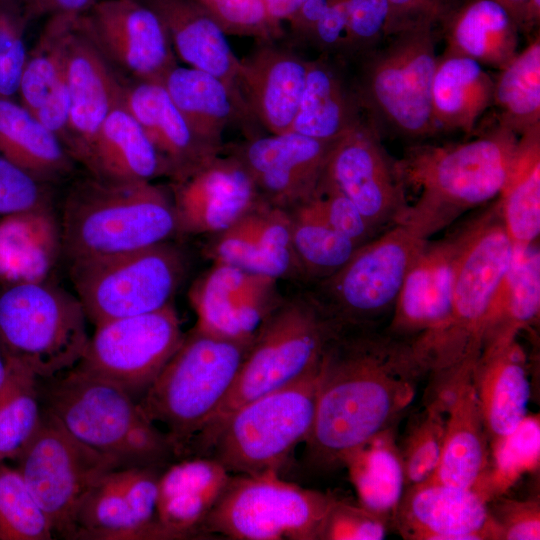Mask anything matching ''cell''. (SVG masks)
Masks as SVG:
<instances>
[{"label": "cell", "instance_id": "cell-8", "mask_svg": "<svg viewBox=\"0 0 540 540\" xmlns=\"http://www.w3.org/2000/svg\"><path fill=\"white\" fill-rule=\"evenodd\" d=\"M251 344L195 326L138 400L146 417L167 435L176 457L190 454Z\"/></svg>", "mask_w": 540, "mask_h": 540}, {"label": "cell", "instance_id": "cell-9", "mask_svg": "<svg viewBox=\"0 0 540 540\" xmlns=\"http://www.w3.org/2000/svg\"><path fill=\"white\" fill-rule=\"evenodd\" d=\"M76 295L47 279L8 284L0 292V344L7 358L48 380L75 368L89 343Z\"/></svg>", "mask_w": 540, "mask_h": 540}, {"label": "cell", "instance_id": "cell-6", "mask_svg": "<svg viewBox=\"0 0 540 540\" xmlns=\"http://www.w3.org/2000/svg\"><path fill=\"white\" fill-rule=\"evenodd\" d=\"M43 381V407L77 440L122 467L159 466L175 456L167 435L122 387L76 367Z\"/></svg>", "mask_w": 540, "mask_h": 540}, {"label": "cell", "instance_id": "cell-63", "mask_svg": "<svg viewBox=\"0 0 540 540\" xmlns=\"http://www.w3.org/2000/svg\"><path fill=\"white\" fill-rule=\"evenodd\" d=\"M22 1L23 0H0V7L22 10Z\"/></svg>", "mask_w": 540, "mask_h": 540}, {"label": "cell", "instance_id": "cell-46", "mask_svg": "<svg viewBox=\"0 0 540 540\" xmlns=\"http://www.w3.org/2000/svg\"><path fill=\"white\" fill-rule=\"evenodd\" d=\"M250 273L237 267L213 263L189 290V300L197 315L196 327L211 334L243 341L234 317V296Z\"/></svg>", "mask_w": 540, "mask_h": 540}, {"label": "cell", "instance_id": "cell-50", "mask_svg": "<svg viewBox=\"0 0 540 540\" xmlns=\"http://www.w3.org/2000/svg\"><path fill=\"white\" fill-rule=\"evenodd\" d=\"M345 34L341 59L348 64L374 48L389 34L387 0H343Z\"/></svg>", "mask_w": 540, "mask_h": 540}, {"label": "cell", "instance_id": "cell-18", "mask_svg": "<svg viewBox=\"0 0 540 540\" xmlns=\"http://www.w3.org/2000/svg\"><path fill=\"white\" fill-rule=\"evenodd\" d=\"M159 477L157 466L104 474L78 507L72 539H167L158 520Z\"/></svg>", "mask_w": 540, "mask_h": 540}, {"label": "cell", "instance_id": "cell-40", "mask_svg": "<svg viewBox=\"0 0 540 540\" xmlns=\"http://www.w3.org/2000/svg\"><path fill=\"white\" fill-rule=\"evenodd\" d=\"M513 248L537 243L540 234V125L519 136L504 186L496 198Z\"/></svg>", "mask_w": 540, "mask_h": 540}, {"label": "cell", "instance_id": "cell-17", "mask_svg": "<svg viewBox=\"0 0 540 540\" xmlns=\"http://www.w3.org/2000/svg\"><path fill=\"white\" fill-rule=\"evenodd\" d=\"M80 24L124 79L162 81L178 65L163 23L140 0H98Z\"/></svg>", "mask_w": 540, "mask_h": 540}, {"label": "cell", "instance_id": "cell-12", "mask_svg": "<svg viewBox=\"0 0 540 540\" xmlns=\"http://www.w3.org/2000/svg\"><path fill=\"white\" fill-rule=\"evenodd\" d=\"M426 240L396 224L360 246L309 293L337 326L379 328L390 320L404 278Z\"/></svg>", "mask_w": 540, "mask_h": 540}, {"label": "cell", "instance_id": "cell-24", "mask_svg": "<svg viewBox=\"0 0 540 540\" xmlns=\"http://www.w3.org/2000/svg\"><path fill=\"white\" fill-rule=\"evenodd\" d=\"M256 43L240 59L239 91L258 125L271 134L289 132L304 91L308 59L278 41Z\"/></svg>", "mask_w": 540, "mask_h": 540}, {"label": "cell", "instance_id": "cell-23", "mask_svg": "<svg viewBox=\"0 0 540 540\" xmlns=\"http://www.w3.org/2000/svg\"><path fill=\"white\" fill-rule=\"evenodd\" d=\"M393 518L405 539L500 540L483 496L431 480L409 486Z\"/></svg>", "mask_w": 540, "mask_h": 540}, {"label": "cell", "instance_id": "cell-36", "mask_svg": "<svg viewBox=\"0 0 540 540\" xmlns=\"http://www.w3.org/2000/svg\"><path fill=\"white\" fill-rule=\"evenodd\" d=\"M88 171L114 182H152L167 177L163 159L122 99L99 129Z\"/></svg>", "mask_w": 540, "mask_h": 540}, {"label": "cell", "instance_id": "cell-47", "mask_svg": "<svg viewBox=\"0 0 540 540\" xmlns=\"http://www.w3.org/2000/svg\"><path fill=\"white\" fill-rule=\"evenodd\" d=\"M51 523L17 468L0 463V539L48 540Z\"/></svg>", "mask_w": 540, "mask_h": 540}, {"label": "cell", "instance_id": "cell-42", "mask_svg": "<svg viewBox=\"0 0 540 540\" xmlns=\"http://www.w3.org/2000/svg\"><path fill=\"white\" fill-rule=\"evenodd\" d=\"M492 106L498 124L522 135L540 125V37H536L494 78Z\"/></svg>", "mask_w": 540, "mask_h": 540}, {"label": "cell", "instance_id": "cell-19", "mask_svg": "<svg viewBox=\"0 0 540 540\" xmlns=\"http://www.w3.org/2000/svg\"><path fill=\"white\" fill-rule=\"evenodd\" d=\"M334 143L295 132L270 133L225 144L222 153L241 162L265 202L289 211L314 195Z\"/></svg>", "mask_w": 540, "mask_h": 540}, {"label": "cell", "instance_id": "cell-45", "mask_svg": "<svg viewBox=\"0 0 540 540\" xmlns=\"http://www.w3.org/2000/svg\"><path fill=\"white\" fill-rule=\"evenodd\" d=\"M487 467L473 488L487 502L503 496L540 464V419L527 414L511 431L495 437Z\"/></svg>", "mask_w": 540, "mask_h": 540}, {"label": "cell", "instance_id": "cell-30", "mask_svg": "<svg viewBox=\"0 0 540 540\" xmlns=\"http://www.w3.org/2000/svg\"><path fill=\"white\" fill-rule=\"evenodd\" d=\"M140 1L160 18L177 58L188 67L218 77L240 93V59L226 34L195 0Z\"/></svg>", "mask_w": 540, "mask_h": 540}, {"label": "cell", "instance_id": "cell-14", "mask_svg": "<svg viewBox=\"0 0 540 540\" xmlns=\"http://www.w3.org/2000/svg\"><path fill=\"white\" fill-rule=\"evenodd\" d=\"M16 460L53 532L69 539L88 490L104 474L122 468L114 458L77 440L45 408L39 429Z\"/></svg>", "mask_w": 540, "mask_h": 540}, {"label": "cell", "instance_id": "cell-25", "mask_svg": "<svg viewBox=\"0 0 540 540\" xmlns=\"http://www.w3.org/2000/svg\"><path fill=\"white\" fill-rule=\"evenodd\" d=\"M122 102L179 182L221 154L190 128L161 81L123 78Z\"/></svg>", "mask_w": 540, "mask_h": 540}, {"label": "cell", "instance_id": "cell-34", "mask_svg": "<svg viewBox=\"0 0 540 540\" xmlns=\"http://www.w3.org/2000/svg\"><path fill=\"white\" fill-rule=\"evenodd\" d=\"M440 30L445 40L442 54L472 58L500 70L518 53L520 29L494 0H466Z\"/></svg>", "mask_w": 540, "mask_h": 540}, {"label": "cell", "instance_id": "cell-35", "mask_svg": "<svg viewBox=\"0 0 540 540\" xmlns=\"http://www.w3.org/2000/svg\"><path fill=\"white\" fill-rule=\"evenodd\" d=\"M229 254L237 268L275 280L299 278L288 211L261 200L232 228Z\"/></svg>", "mask_w": 540, "mask_h": 540}, {"label": "cell", "instance_id": "cell-29", "mask_svg": "<svg viewBox=\"0 0 540 540\" xmlns=\"http://www.w3.org/2000/svg\"><path fill=\"white\" fill-rule=\"evenodd\" d=\"M230 478L212 457L183 459L160 474L157 512L167 539L202 535L201 526Z\"/></svg>", "mask_w": 540, "mask_h": 540}, {"label": "cell", "instance_id": "cell-54", "mask_svg": "<svg viewBox=\"0 0 540 540\" xmlns=\"http://www.w3.org/2000/svg\"><path fill=\"white\" fill-rule=\"evenodd\" d=\"M488 507L499 528L500 540L540 539L538 500L518 501L500 496L489 501Z\"/></svg>", "mask_w": 540, "mask_h": 540}, {"label": "cell", "instance_id": "cell-15", "mask_svg": "<svg viewBox=\"0 0 540 540\" xmlns=\"http://www.w3.org/2000/svg\"><path fill=\"white\" fill-rule=\"evenodd\" d=\"M95 327L76 368L122 387L136 400L146 392L185 335L172 303Z\"/></svg>", "mask_w": 540, "mask_h": 540}, {"label": "cell", "instance_id": "cell-37", "mask_svg": "<svg viewBox=\"0 0 540 540\" xmlns=\"http://www.w3.org/2000/svg\"><path fill=\"white\" fill-rule=\"evenodd\" d=\"M494 78L482 64L464 56H438L431 86V113L438 133H471L492 106Z\"/></svg>", "mask_w": 540, "mask_h": 540}, {"label": "cell", "instance_id": "cell-31", "mask_svg": "<svg viewBox=\"0 0 540 540\" xmlns=\"http://www.w3.org/2000/svg\"><path fill=\"white\" fill-rule=\"evenodd\" d=\"M472 381L490 440L514 429L528 414L530 383L517 339L483 348Z\"/></svg>", "mask_w": 540, "mask_h": 540}, {"label": "cell", "instance_id": "cell-7", "mask_svg": "<svg viewBox=\"0 0 540 540\" xmlns=\"http://www.w3.org/2000/svg\"><path fill=\"white\" fill-rule=\"evenodd\" d=\"M336 329L309 292L282 300L256 334L231 388L190 452H206L223 423L241 406L318 366Z\"/></svg>", "mask_w": 540, "mask_h": 540}, {"label": "cell", "instance_id": "cell-56", "mask_svg": "<svg viewBox=\"0 0 540 540\" xmlns=\"http://www.w3.org/2000/svg\"><path fill=\"white\" fill-rule=\"evenodd\" d=\"M344 34L345 8L343 0H330L299 46L310 48L317 55H329L341 59Z\"/></svg>", "mask_w": 540, "mask_h": 540}, {"label": "cell", "instance_id": "cell-57", "mask_svg": "<svg viewBox=\"0 0 540 540\" xmlns=\"http://www.w3.org/2000/svg\"><path fill=\"white\" fill-rule=\"evenodd\" d=\"M98 0H23L22 14L28 24L42 17L82 15Z\"/></svg>", "mask_w": 540, "mask_h": 540}, {"label": "cell", "instance_id": "cell-41", "mask_svg": "<svg viewBox=\"0 0 540 540\" xmlns=\"http://www.w3.org/2000/svg\"><path fill=\"white\" fill-rule=\"evenodd\" d=\"M359 503L388 519L403 496L405 475L393 426L377 433L344 459Z\"/></svg>", "mask_w": 540, "mask_h": 540}, {"label": "cell", "instance_id": "cell-51", "mask_svg": "<svg viewBox=\"0 0 540 540\" xmlns=\"http://www.w3.org/2000/svg\"><path fill=\"white\" fill-rule=\"evenodd\" d=\"M306 203L331 228L359 247L380 234L351 200L322 178L314 195Z\"/></svg>", "mask_w": 540, "mask_h": 540}, {"label": "cell", "instance_id": "cell-13", "mask_svg": "<svg viewBox=\"0 0 540 540\" xmlns=\"http://www.w3.org/2000/svg\"><path fill=\"white\" fill-rule=\"evenodd\" d=\"M336 498L281 479L278 472L231 477L201 534L235 540H319Z\"/></svg>", "mask_w": 540, "mask_h": 540}, {"label": "cell", "instance_id": "cell-26", "mask_svg": "<svg viewBox=\"0 0 540 540\" xmlns=\"http://www.w3.org/2000/svg\"><path fill=\"white\" fill-rule=\"evenodd\" d=\"M161 82L193 132L221 153L227 128L238 126L246 137L257 135L258 124L242 95L218 77L176 65Z\"/></svg>", "mask_w": 540, "mask_h": 540}, {"label": "cell", "instance_id": "cell-28", "mask_svg": "<svg viewBox=\"0 0 540 540\" xmlns=\"http://www.w3.org/2000/svg\"><path fill=\"white\" fill-rule=\"evenodd\" d=\"M364 121L349 64L329 55L308 59L304 91L289 132L334 142Z\"/></svg>", "mask_w": 540, "mask_h": 540}, {"label": "cell", "instance_id": "cell-53", "mask_svg": "<svg viewBox=\"0 0 540 540\" xmlns=\"http://www.w3.org/2000/svg\"><path fill=\"white\" fill-rule=\"evenodd\" d=\"M388 520L360 503L335 499L323 522L319 540H381L385 538Z\"/></svg>", "mask_w": 540, "mask_h": 540}, {"label": "cell", "instance_id": "cell-60", "mask_svg": "<svg viewBox=\"0 0 540 540\" xmlns=\"http://www.w3.org/2000/svg\"><path fill=\"white\" fill-rule=\"evenodd\" d=\"M501 4L517 23L520 31L528 30L527 0H494Z\"/></svg>", "mask_w": 540, "mask_h": 540}, {"label": "cell", "instance_id": "cell-22", "mask_svg": "<svg viewBox=\"0 0 540 540\" xmlns=\"http://www.w3.org/2000/svg\"><path fill=\"white\" fill-rule=\"evenodd\" d=\"M179 234H218L263 200L246 169L221 153L185 179L172 183Z\"/></svg>", "mask_w": 540, "mask_h": 540}, {"label": "cell", "instance_id": "cell-21", "mask_svg": "<svg viewBox=\"0 0 540 540\" xmlns=\"http://www.w3.org/2000/svg\"><path fill=\"white\" fill-rule=\"evenodd\" d=\"M74 18L66 37L65 67L69 101L67 151L89 170L99 129L122 99L123 78Z\"/></svg>", "mask_w": 540, "mask_h": 540}, {"label": "cell", "instance_id": "cell-61", "mask_svg": "<svg viewBox=\"0 0 540 540\" xmlns=\"http://www.w3.org/2000/svg\"><path fill=\"white\" fill-rule=\"evenodd\" d=\"M540 20V0H527L528 30L535 27Z\"/></svg>", "mask_w": 540, "mask_h": 540}, {"label": "cell", "instance_id": "cell-5", "mask_svg": "<svg viewBox=\"0 0 540 540\" xmlns=\"http://www.w3.org/2000/svg\"><path fill=\"white\" fill-rule=\"evenodd\" d=\"M437 30L431 25L399 29L349 63L364 118L381 137L417 140L438 133L431 113Z\"/></svg>", "mask_w": 540, "mask_h": 540}, {"label": "cell", "instance_id": "cell-4", "mask_svg": "<svg viewBox=\"0 0 540 540\" xmlns=\"http://www.w3.org/2000/svg\"><path fill=\"white\" fill-rule=\"evenodd\" d=\"M60 225L62 255L69 264L144 249L179 235L166 189L92 175L71 186Z\"/></svg>", "mask_w": 540, "mask_h": 540}, {"label": "cell", "instance_id": "cell-62", "mask_svg": "<svg viewBox=\"0 0 540 540\" xmlns=\"http://www.w3.org/2000/svg\"><path fill=\"white\" fill-rule=\"evenodd\" d=\"M8 370V360L0 344V386L3 384Z\"/></svg>", "mask_w": 540, "mask_h": 540}, {"label": "cell", "instance_id": "cell-1", "mask_svg": "<svg viewBox=\"0 0 540 540\" xmlns=\"http://www.w3.org/2000/svg\"><path fill=\"white\" fill-rule=\"evenodd\" d=\"M427 373L410 342L385 329L338 326L320 362L308 464L342 466L351 451L393 426Z\"/></svg>", "mask_w": 540, "mask_h": 540}, {"label": "cell", "instance_id": "cell-2", "mask_svg": "<svg viewBox=\"0 0 540 540\" xmlns=\"http://www.w3.org/2000/svg\"><path fill=\"white\" fill-rule=\"evenodd\" d=\"M519 136L496 124L463 143L414 144L396 160L405 187L418 191L403 220L429 239L465 212L496 199L506 181Z\"/></svg>", "mask_w": 540, "mask_h": 540}, {"label": "cell", "instance_id": "cell-16", "mask_svg": "<svg viewBox=\"0 0 540 540\" xmlns=\"http://www.w3.org/2000/svg\"><path fill=\"white\" fill-rule=\"evenodd\" d=\"M381 138L365 120L335 141L322 175L379 233L401 223L408 207L396 160Z\"/></svg>", "mask_w": 540, "mask_h": 540}, {"label": "cell", "instance_id": "cell-11", "mask_svg": "<svg viewBox=\"0 0 540 540\" xmlns=\"http://www.w3.org/2000/svg\"><path fill=\"white\" fill-rule=\"evenodd\" d=\"M188 259L171 241L118 255L69 264V275L87 318L95 326L145 314L172 303Z\"/></svg>", "mask_w": 540, "mask_h": 540}, {"label": "cell", "instance_id": "cell-52", "mask_svg": "<svg viewBox=\"0 0 540 540\" xmlns=\"http://www.w3.org/2000/svg\"><path fill=\"white\" fill-rule=\"evenodd\" d=\"M52 200L49 183L0 154V215L52 208Z\"/></svg>", "mask_w": 540, "mask_h": 540}, {"label": "cell", "instance_id": "cell-59", "mask_svg": "<svg viewBox=\"0 0 540 540\" xmlns=\"http://www.w3.org/2000/svg\"><path fill=\"white\" fill-rule=\"evenodd\" d=\"M269 14L278 22L287 21L307 0H264Z\"/></svg>", "mask_w": 540, "mask_h": 540}, {"label": "cell", "instance_id": "cell-48", "mask_svg": "<svg viewBox=\"0 0 540 540\" xmlns=\"http://www.w3.org/2000/svg\"><path fill=\"white\" fill-rule=\"evenodd\" d=\"M445 414V409L432 400L411 427L400 451L408 486L427 481L435 472L443 446Z\"/></svg>", "mask_w": 540, "mask_h": 540}, {"label": "cell", "instance_id": "cell-33", "mask_svg": "<svg viewBox=\"0 0 540 540\" xmlns=\"http://www.w3.org/2000/svg\"><path fill=\"white\" fill-rule=\"evenodd\" d=\"M60 255L61 225L52 208L0 220V280L6 285L47 279Z\"/></svg>", "mask_w": 540, "mask_h": 540}, {"label": "cell", "instance_id": "cell-3", "mask_svg": "<svg viewBox=\"0 0 540 540\" xmlns=\"http://www.w3.org/2000/svg\"><path fill=\"white\" fill-rule=\"evenodd\" d=\"M512 254L497 201L464 225L449 317L417 352L427 372L434 376V390L472 376L481 354L488 313Z\"/></svg>", "mask_w": 540, "mask_h": 540}, {"label": "cell", "instance_id": "cell-49", "mask_svg": "<svg viewBox=\"0 0 540 540\" xmlns=\"http://www.w3.org/2000/svg\"><path fill=\"white\" fill-rule=\"evenodd\" d=\"M226 35L249 37L256 42L285 37L280 22L269 14L264 0H195Z\"/></svg>", "mask_w": 540, "mask_h": 540}, {"label": "cell", "instance_id": "cell-27", "mask_svg": "<svg viewBox=\"0 0 540 540\" xmlns=\"http://www.w3.org/2000/svg\"><path fill=\"white\" fill-rule=\"evenodd\" d=\"M78 15L47 19L28 58L20 80L18 98L67 150L69 101L65 67L66 37Z\"/></svg>", "mask_w": 540, "mask_h": 540}, {"label": "cell", "instance_id": "cell-44", "mask_svg": "<svg viewBox=\"0 0 540 540\" xmlns=\"http://www.w3.org/2000/svg\"><path fill=\"white\" fill-rule=\"evenodd\" d=\"M8 370L0 386V463L17 459L40 427L39 379L24 365L7 358Z\"/></svg>", "mask_w": 540, "mask_h": 540}, {"label": "cell", "instance_id": "cell-32", "mask_svg": "<svg viewBox=\"0 0 540 540\" xmlns=\"http://www.w3.org/2000/svg\"><path fill=\"white\" fill-rule=\"evenodd\" d=\"M446 425L439 463L428 479L473 489L489 459L485 431L472 377L455 385L445 400Z\"/></svg>", "mask_w": 540, "mask_h": 540}, {"label": "cell", "instance_id": "cell-39", "mask_svg": "<svg viewBox=\"0 0 540 540\" xmlns=\"http://www.w3.org/2000/svg\"><path fill=\"white\" fill-rule=\"evenodd\" d=\"M0 154L49 184L69 176L75 163L59 138L14 99L0 98Z\"/></svg>", "mask_w": 540, "mask_h": 540}, {"label": "cell", "instance_id": "cell-20", "mask_svg": "<svg viewBox=\"0 0 540 540\" xmlns=\"http://www.w3.org/2000/svg\"><path fill=\"white\" fill-rule=\"evenodd\" d=\"M464 227L448 236L427 239L414 258L384 328L420 351L445 325L451 307L455 266Z\"/></svg>", "mask_w": 540, "mask_h": 540}, {"label": "cell", "instance_id": "cell-58", "mask_svg": "<svg viewBox=\"0 0 540 540\" xmlns=\"http://www.w3.org/2000/svg\"><path fill=\"white\" fill-rule=\"evenodd\" d=\"M26 26L21 9L0 7V65Z\"/></svg>", "mask_w": 540, "mask_h": 540}, {"label": "cell", "instance_id": "cell-38", "mask_svg": "<svg viewBox=\"0 0 540 540\" xmlns=\"http://www.w3.org/2000/svg\"><path fill=\"white\" fill-rule=\"evenodd\" d=\"M539 313L540 251L535 243L513 248L510 266L488 313L482 349L516 340L523 329L538 321Z\"/></svg>", "mask_w": 540, "mask_h": 540}, {"label": "cell", "instance_id": "cell-43", "mask_svg": "<svg viewBox=\"0 0 540 540\" xmlns=\"http://www.w3.org/2000/svg\"><path fill=\"white\" fill-rule=\"evenodd\" d=\"M292 248L300 279L316 283L343 267L359 248L305 202L288 211Z\"/></svg>", "mask_w": 540, "mask_h": 540}, {"label": "cell", "instance_id": "cell-10", "mask_svg": "<svg viewBox=\"0 0 540 540\" xmlns=\"http://www.w3.org/2000/svg\"><path fill=\"white\" fill-rule=\"evenodd\" d=\"M319 367L233 412L207 450L212 458L229 473L278 472L311 431Z\"/></svg>", "mask_w": 540, "mask_h": 540}, {"label": "cell", "instance_id": "cell-55", "mask_svg": "<svg viewBox=\"0 0 540 540\" xmlns=\"http://www.w3.org/2000/svg\"><path fill=\"white\" fill-rule=\"evenodd\" d=\"M466 0H387L389 34L399 29L431 25L441 29Z\"/></svg>", "mask_w": 540, "mask_h": 540}]
</instances>
